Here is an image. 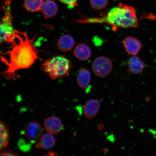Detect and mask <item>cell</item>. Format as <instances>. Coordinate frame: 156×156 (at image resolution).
Wrapping results in <instances>:
<instances>
[{
  "label": "cell",
  "instance_id": "cell-15",
  "mask_svg": "<svg viewBox=\"0 0 156 156\" xmlns=\"http://www.w3.org/2000/svg\"><path fill=\"white\" fill-rule=\"evenodd\" d=\"M55 142V138L51 134L44 133L43 134L36 147L39 149H50L54 147Z\"/></svg>",
  "mask_w": 156,
  "mask_h": 156
},
{
  "label": "cell",
  "instance_id": "cell-13",
  "mask_svg": "<svg viewBox=\"0 0 156 156\" xmlns=\"http://www.w3.org/2000/svg\"><path fill=\"white\" fill-rule=\"evenodd\" d=\"M91 79V73L88 70L83 68L79 70L77 75V81L81 89L87 90L90 87Z\"/></svg>",
  "mask_w": 156,
  "mask_h": 156
},
{
  "label": "cell",
  "instance_id": "cell-8",
  "mask_svg": "<svg viewBox=\"0 0 156 156\" xmlns=\"http://www.w3.org/2000/svg\"><path fill=\"white\" fill-rule=\"evenodd\" d=\"M44 126L48 133L53 134L58 133L63 128L61 120L55 116H50L45 121Z\"/></svg>",
  "mask_w": 156,
  "mask_h": 156
},
{
  "label": "cell",
  "instance_id": "cell-18",
  "mask_svg": "<svg viewBox=\"0 0 156 156\" xmlns=\"http://www.w3.org/2000/svg\"><path fill=\"white\" fill-rule=\"evenodd\" d=\"M91 6L96 10H100L105 8L108 3V0H90Z\"/></svg>",
  "mask_w": 156,
  "mask_h": 156
},
{
  "label": "cell",
  "instance_id": "cell-9",
  "mask_svg": "<svg viewBox=\"0 0 156 156\" xmlns=\"http://www.w3.org/2000/svg\"><path fill=\"white\" fill-rule=\"evenodd\" d=\"M126 51L132 55H136L141 50V43L137 38L133 37H128L122 41Z\"/></svg>",
  "mask_w": 156,
  "mask_h": 156
},
{
  "label": "cell",
  "instance_id": "cell-4",
  "mask_svg": "<svg viewBox=\"0 0 156 156\" xmlns=\"http://www.w3.org/2000/svg\"><path fill=\"white\" fill-rule=\"evenodd\" d=\"M0 21V44L7 42L13 44L16 38L15 29L13 28L10 11H6Z\"/></svg>",
  "mask_w": 156,
  "mask_h": 156
},
{
  "label": "cell",
  "instance_id": "cell-16",
  "mask_svg": "<svg viewBox=\"0 0 156 156\" xmlns=\"http://www.w3.org/2000/svg\"><path fill=\"white\" fill-rule=\"evenodd\" d=\"M9 136L8 126L5 123L0 121V151L5 149L8 145Z\"/></svg>",
  "mask_w": 156,
  "mask_h": 156
},
{
  "label": "cell",
  "instance_id": "cell-19",
  "mask_svg": "<svg viewBox=\"0 0 156 156\" xmlns=\"http://www.w3.org/2000/svg\"><path fill=\"white\" fill-rule=\"evenodd\" d=\"M62 3L67 5L69 9L73 8L78 5L77 0H58Z\"/></svg>",
  "mask_w": 156,
  "mask_h": 156
},
{
  "label": "cell",
  "instance_id": "cell-5",
  "mask_svg": "<svg viewBox=\"0 0 156 156\" xmlns=\"http://www.w3.org/2000/svg\"><path fill=\"white\" fill-rule=\"evenodd\" d=\"M92 68L95 75L99 77H104L112 73L113 64L109 58L105 56H99L94 60Z\"/></svg>",
  "mask_w": 156,
  "mask_h": 156
},
{
  "label": "cell",
  "instance_id": "cell-6",
  "mask_svg": "<svg viewBox=\"0 0 156 156\" xmlns=\"http://www.w3.org/2000/svg\"><path fill=\"white\" fill-rule=\"evenodd\" d=\"M24 133L28 139L34 142L40 140L41 137L43 135V129L38 122H30L25 126Z\"/></svg>",
  "mask_w": 156,
  "mask_h": 156
},
{
  "label": "cell",
  "instance_id": "cell-14",
  "mask_svg": "<svg viewBox=\"0 0 156 156\" xmlns=\"http://www.w3.org/2000/svg\"><path fill=\"white\" fill-rule=\"evenodd\" d=\"M57 44L60 50L62 51H68L73 49L75 41L73 37L69 35L65 34L58 39Z\"/></svg>",
  "mask_w": 156,
  "mask_h": 156
},
{
  "label": "cell",
  "instance_id": "cell-3",
  "mask_svg": "<svg viewBox=\"0 0 156 156\" xmlns=\"http://www.w3.org/2000/svg\"><path fill=\"white\" fill-rule=\"evenodd\" d=\"M72 68L71 62L62 55H55L44 61L41 69L52 80L67 77Z\"/></svg>",
  "mask_w": 156,
  "mask_h": 156
},
{
  "label": "cell",
  "instance_id": "cell-20",
  "mask_svg": "<svg viewBox=\"0 0 156 156\" xmlns=\"http://www.w3.org/2000/svg\"><path fill=\"white\" fill-rule=\"evenodd\" d=\"M18 154L10 150H6L3 149L0 152V156H17Z\"/></svg>",
  "mask_w": 156,
  "mask_h": 156
},
{
  "label": "cell",
  "instance_id": "cell-10",
  "mask_svg": "<svg viewBox=\"0 0 156 156\" xmlns=\"http://www.w3.org/2000/svg\"><path fill=\"white\" fill-rule=\"evenodd\" d=\"M129 71L135 74H141L145 69V64L137 56L133 55L127 62Z\"/></svg>",
  "mask_w": 156,
  "mask_h": 156
},
{
  "label": "cell",
  "instance_id": "cell-11",
  "mask_svg": "<svg viewBox=\"0 0 156 156\" xmlns=\"http://www.w3.org/2000/svg\"><path fill=\"white\" fill-rule=\"evenodd\" d=\"M41 11L46 19L51 18L57 14L58 7L53 0H46L43 3Z\"/></svg>",
  "mask_w": 156,
  "mask_h": 156
},
{
  "label": "cell",
  "instance_id": "cell-12",
  "mask_svg": "<svg viewBox=\"0 0 156 156\" xmlns=\"http://www.w3.org/2000/svg\"><path fill=\"white\" fill-rule=\"evenodd\" d=\"M74 56L81 61H86L91 57V51L89 47L85 44H78L74 49Z\"/></svg>",
  "mask_w": 156,
  "mask_h": 156
},
{
  "label": "cell",
  "instance_id": "cell-17",
  "mask_svg": "<svg viewBox=\"0 0 156 156\" xmlns=\"http://www.w3.org/2000/svg\"><path fill=\"white\" fill-rule=\"evenodd\" d=\"M44 0H24V7L25 9L32 12L41 10Z\"/></svg>",
  "mask_w": 156,
  "mask_h": 156
},
{
  "label": "cell",
  "instance_id": "cell-1",
  "mask_svg": "<svg viewBox=\"0 0 156 156\" xmlns=\"http://www.w3.org/2000/svg\"><path fill=\"white\" fill-rule=\"evenodd\" d=\"M16 37L19 40L18 44L15 41L11 50L5 53L8 58H1L7 66L6 69L1 74L5 79H14L15 73L20 69L30 67L37 59H40L39 52L34 42L37 34L33 39H29L27 33L15 30Z\"/></svg>",
  "mask_w": 156,
  "mask_h": 156
},
{
  "label": "cell",
  "instance_id": "cell-7",
  "mask_svg": "<svg viewBox=\"0 0 156 156\" xmlns=\"http://www.w3.org/2000/svg\"><path fill=\"white\" fill-rule=\"evenodd\" d=\"M101 103L98 99H89L86 103L83 109V114L85 118L91 119L95 118L99 112Z\"/></svg>",
  "mask_w": 156,
  "mask_h": 156
},
{
  "label": "cell",
  "instance_id": "cell-2",
  "mask_svg": "<svg viewBox=\"0 0 156 156\" xmlns=\"http://www.w3.org/2000/svg\"><path fill=\"white\" fill-rule=\"evenodd\" d=\"M90 23H106L112 25L113 28H136L138 26V19L134 8L131 6L119 3L113 8L107 16L102 18L89 19Z\"/></svg>",
  "mask_w": 156,
  "mask_h": 156
}]
</instances>
